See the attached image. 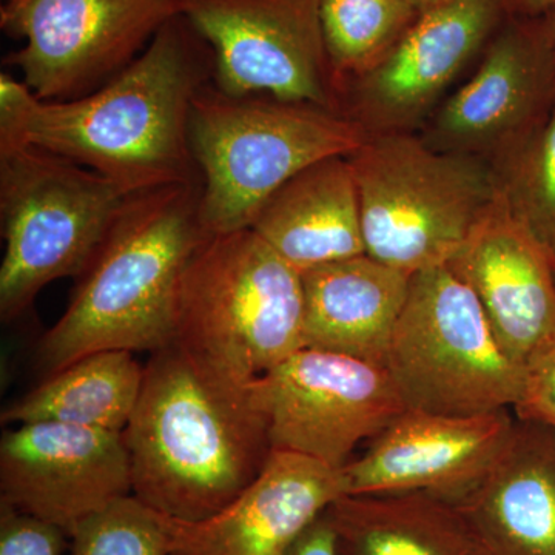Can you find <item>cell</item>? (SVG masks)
<instances>
[{
	"label": "cell",
	"instance_id": "cell-1",
	"mask_svg": "<svg viewBox=\"0 0 555 555\" xmlns=\"http://www.w3.org/2000/svg\"><path fill=\"white\" fill-rule=\"evenodd\" d=\"M144 371L122 433L133 495L173 520H206L268 463V418L251 383L228 382L175 345L152 353Z\"/></svg>",
	"mask_w": 555,
	"mask_h": 555
},
{
	"label": "cell",
	"instance_id": "cell-2",
	"mask_svg": "<svg viewBox=\"0 0 555 555\" xmlns=\"http://www.w3.org/2000/svg\"><path fill=\"white\" fill-rule=\"evenodd\" d=\"M214 80V54L182 14L105 86L72 101L36 102L24 145L107 178L127 196L199 179L189 124Z\"/></svg>",
	"mask_w": 555,
	"mask_h": 555
},
{
	"label": "cell",
	"instance_id": "cell-3",
	"mask_svg": "<svg viewBox=\"0 0 555 555\" xmlns=\"http://www.w3.org/2000/svg\"><path fill=\"white\" fill-rule=\"evenodd\" d=\"M201 179L130 195L67 309L39 341L47 375L100 350L155 353L171 343L182 273L206 238Z\"/></svg>",
	"mask_w": 555,
	"mask_h": 555
},
{
	"label": "cell",
	"instance_id": "cell-4",
	"mask_svg": "<svg viewBox=\"0 0 555 555\" xmlns=\"http://www.w3.org/2000/svg\"><path fill=\"white\" fill-rule=\"evenodd\" d=\"M170 345L250 385L305 347L301 273L251 229L207 235L179 281Z\"/></svg>",
	"mask_w": 555,
	"mask_h": 555
},
{
	"label": "cell",
	"instance_id": "cell-5",
	"mask_svg": "<svg viewBox=\"0 0 555 555\" xmlns=\"http://www.w3.org/2000/svg\"><path fill=\"white\" fill-rule=\"evenodd\" d=\"M190 150L201 179L207 235L250 229L288 179L331 156H349L366 134L345 115L266 94L232 96L208 82L190 112Z\"/></svg>",
	"mask_w": 555,
	"mask_h": 555
},
{
	"label": "cell",
	"instance_id": "cell-6",
	"mask_svg": "<svg viewBox=\"0 0 555 555\" xmlns=\"http://www.w3.org/2000/svg\"><path fill=\"white\" fill-rule=\"evenodd\" d=\"M347 158L366 255L411 275L448 264L499 196L488 164L433 149L418 133L367 137Z\"/></svg>",
	"mask_w": 555,
	"mask_h": 555
},
{
	"label": "cell",
	"instance_id": "cell-7",
	"mask_svg": "<svg viewBox=\"0 0 555 555\" xmlns=\"http://www.w3.org/2000/svg\"><path fill=\"white\" fill-rule=\"evenodd\" d=\"M129 196L96 171L27 145L0 155V317H21L43 287L79 278Z\"/></svg>",
	"mask_w": 555,
	"mask_h": 555
},
{
	"label": "cell",
	"instance_id": "cell-8",
	"mask_svg": "<svg viewBox=\"0 0 555 555\" xmlns=\"http://www.w3.org/2000/svg\"><path fill=\"white\" fill-rule=\"evenodd\" d=\"M385 367L408 409L440 415L513 411L524 379L476 295L447 264L412 275Z\"/></svg>",
	"mask_w": 555,
	"mask_h": 555
},
{
	"label": "cell",
	"instance_id": "cell-9",
	"mask_svg": "<svg viewBox=\"0 0 555 555\" xmlns=\"http://www.w3.org/2000/svg\"><path fill=\"white\" fill-rule=\"evenodd\" d=\"M181 14V0H3L0 28L22 40L3 64L42 101L87 96Z\"/></svg>",
	"mask_w": 555,
	"mask_h": 555
},
{
	"label": "cell",
	"instance_id": "cell-10",
	"mask_svg": "<svg viewBox=\"0 0 555 555\" xmlns=\"http://www.w3.org/2000/svg\"><path fill=\"white\" fill-rule=\"evenodd\" d=\"M270 443L338 469L406 411L383 364L302 347L251 383Z\"/></svg>",
	"mask_w": 555,
	"mask_h": 555
},
{
	"label": "cell",
	"instance_id": "cell-11",
	"mask_svg": "<svg viewBox=\"0 0 555 555\" xmlns=\"http://www.w3.org/2000/svg\"><path fill=\"white\" fill-rule=\"evenodd\" d=\"M321 0H181L214 54V86L232 96L309 102L338 112Z\"/></svg>",
	"mask_w": 555,
	"mask_h": 555
},
{
	"label": "cell",
	"instance_id": "cell-12",
	"mask_svg": "<svg viewBox=\"0 0 555 555\" xmlns=\"http://www.w3.org/2000/svg\"><path fill=\"white\" fill-rule=\"evenodd\" d=\"M506 17L505 0H438L378 64L338 87V112L366 138L418 133Z\"/></svg>",
	"mask_w": 555,
	"mask_h": 555
},
{
	"label": "cell",
	"instance_id": "cell-13",
	"mask_svg": "<svg viewBox=\"0 0 555 555\" xmlns=\"http://www.w3.org/2000/svg\"><path fill=\"white\" fill-rule=\"evenodd\" d=\"M555 108V54L545 22L507 16L454 94L441 102L418 134L440 152L494 167L520 147Z\"/></svg>",
	"mask_w": 555,
	"mask_h": 555
},
{
	"label": "cell",
	"instance_id": "cell-14",
	"mask_svg": "<svg viewBox=\"0 0 555 555\" xmlns=\"http://www.w3.org/2000/svg\"><path fill=\"white\" fill-rule=\"evenodd\" d=\"M133 494L122 433L25 423L0 443V505L60 526L67 535L109 503Z\"/></svg>",
	"mask_w": 555,
	"mask_h": 555
},
{
	"label": "cell",
	"instance_id": "cell-15",
	"mask_svg": "<svg viewBox=\"0 0 555 555\" xmlns=\"http://www.w3.org/2000/svg\"><path fill=\"white\" fill-rule=\"evenodd\" d=\"M516 422L509 409L469 416L406 409L343 467L347 495L420 492L462 502L488 476Z\"/></svg>",
	"mask_w": 555,
	"mask_h": 555
},
{
	"label": "cell",
	"instance_id": "cell-16",
	"mask_svg": "<svg viewBox=\"0 0 555 555\" xmlns=\"http://www.w3.org/2000/svg\"><path fill=\"white\" fill-rule=\"evenodd\" d=\"M447 266L476 295L521 366L555 337V254L509 210L500 190Z\"/></svg>",
	"mask_w": 555,
	"mask_h": 555
},
{
	"label": "cell",
	"instance_id": "cell-17",
	"mask_svg": "<svg viewBox=\"0 0 555 555\" xmlns=\"http://www.w3.org/2000/svg\"><path fill=\"white\" fill-rule=\"evenodd\" d=\"M347 495L343 469L273 449L259 476L206 520L167 518L171 555H287Z\"/></svg>",
	"mask_w": 555,
	"mask_h": 555
},
{
	"label": "cell",
	"instance_id": "cell-18",
	"mask_svg": "<svg viewBox=\"0 0 555 555\" xmlns=\"http://www.w3.org/2000/svg\"><path fill=\"white\" fill-rule=\"evenodd\" d=\"M456 505L486 554L555 555V433L517 420L488 476Z\"/></svg>",
	"mask_w": 555,
	"mask_h": 555
},
{
	"label": "cell",
	"instance_id": "cell-19",
	"mask_svg": "<svg viewBox=\"0 0 555 555\" xmlns=\"http://www.w3.org/2000/svg\"><path fill=\"white\" fill-rule=\"evenodd\" d=\"M301 278L305 347L385 366L411 273L363 254L310 269Z\"/></svg>",
	"mask_w": 555,
	"mask_h": 555
},
{
	"label": "cell",
	"instance_id": "cell-20",
	"mask_svg": "<svg viewBox=\"0 0 555 555\" xmlns=\"http://www.w3.org/2000/svg\"><path fill=\"white\" fill-rule=\"evenodd\" d=\"M250 229L299 273L366 254L349 158L318 160L288 179Z\"/></svg>",
	"mask_w": 555,
	"mask_h": 555
},
{
	"label": "cell",
	"instance_id": "cell-21",
	"mask_svg": "<svg viewBox=\"0 0 555 555\" xmlns=\"http://www.w3.org/2000/svg\"><path fill=\"white\" fill-rule=\"evenodd\" d=\"M327 516L338 555H488L459 505L440 496L345 495Z\"/></svg>",
	"mask_w": 555,
	"mask_h": 555
},
{
	"label": "cell",
	"instance_id": "cell-22",
	"mask_svg": "<svg viewBox=\"0 0 555 555\" xmlns=\"http://www.w3.org/2000/svg\"><path fill=\"white\" fill-rule=\"evenodd\" d=\"M144 366L130 350H100L73 361L2 411L3 423H62L124 433L141 397Z\"/></svg>",
	"mask_w": 555,
	"mask_h": 555
},
{
	"label": "cell",
	"instance_id": "cell-23",
	"mask_svg": "<svg viewBox=\"0 0 555 555\" xmlns=\"http://www.w3.org/2000/svg\"><path fill=\"white\" fill-rule=\"evenodd\" d=\"M422 13L406 0H321L324 47L338 87L378 64Z\"/></svg>",
	"mask_w": 555,
	"mask_h": 555
},
{
	"label": "cell",
	"instance_id": "cell-24",
	"mask_svg": "<svg viewBox=\"0 0 555 555\" xmlns=\"http://www.w3.org/2000/svg\"><path fill=\"white\" fill-rule=\"evenodd\" d=\"M492 171L509 210L555 254V108Z\"/></svg>",
	"mask_w": 555,
	"mask_h": 555
},
{
	"label": "cell",
	"instance_id": "cell-25",
	"mask_svg": "<svg viewBox=\"0 0 555 555\" xmlns=\"http://www.w3.org/2000/svg\"><path fill=\"white\" fill-rule=\"evenodd\" d=\"M68 539L69 555H171L166 516L133 494L91 514Z\"/></svg>",
	"mask_w": 555,
	"mask_h": 555
},
{
	"label": "cell",
	"instance_id": "cell-26",
	"mask_svg": "<svg viewBox=\"0 0 555 555\" xmlns=\"http://www.w3.org/2000/svg\"><path fill=\"white\" fill-rule=\"evenodd\" d=\"M513 412L521 422L537 423L555 433V337L526 360Z\"/></svg>",
	"mask_w": 555,
	"mask_h": 555
},
{
	"label": "cell",
	"instance_id": "cell-27",
	"mask_svg": "<svg viewBox=\"0 0 555 555\" xmlns=\"http://www.w3.org/2000/svg\"><path fill=\"white\" fill-rule=\"evenodd\" d=\"M68 540L60 526L0 505V555H62Z\"/></svg>",
	"mask_w": 555,
	"mask_h": 555
},
{
	"label": "cell",
	"instance_id": "cell-28",
	"mask_svg": "<svg viewBox=\"0 0 555 555\" xmlns=\"http://www.w3.org/2000/svg\"><path fill=\"white\" fill-rule=\"evenodd\" d=\"M39 98L10 73L0 75V155L27 147L24 131Z\"/></svg>",
	"mask_w": 555,
	"mask_h": 555
},
{
	"label": "cell",
	"instance_id": "cell-29",
	"mask_svg": "<svg viewBox=\"0 0 555 555\" xmlns=\"http://www.w3.org/2000/svg\"><path fill=\"white\" fill-rule=\"evenodd\" d=\"M287 555H338L337 540L327 511L310 526Z\"/></svg>",
	"mask_w": 555,
	"mask_h": 555
},
{
	"label": "cell",
	"instance_id": "cell-30",
	"mask_svg": "<svg viewBox=\"0 0 555 555\" xmlns=\"http://www.w3.org/2000/svg\"><path fill=\"white\" fill-rule=\"evenodd\" d=\"M555 0H505L506 13L511 17L543 16Z\"/></svg>",
	"mask_w": 555,
	"mask_h": 555
},
{
	"label": "cell",
	"instance_id": "cell-31",
	"mask_svg": "<svg viewBox=\"0 0 555 555\" xmlns=\"http://www.w3.org/2000/svg\"><path fill=\"white\" fill-rule=\"evenodd\" d=\"M542 20L545 22L547 36H550L551 46H553L555 54V3L546 11L545 14H543Z\"/></svg>",
	"mask_w": 555,
	"mask_h": 555
},
{
	"label": "cell",
	"instance_id": "cell-32",
	"mask_svg": "<svg viewBox=\"0 0 555 555\" xmlns=\"http://www.w3.org/2000/svg\"><path fill=\"white\" fill-rule=\"evenodd\" d=\"M408 3H411V5H414L415 9H418L420 11H423L427 9V7L434 5V3H437L438 0H406Z\"/></svg>",
	"mask_w": 555,
	"mask_h": 555
}]
</instances>
